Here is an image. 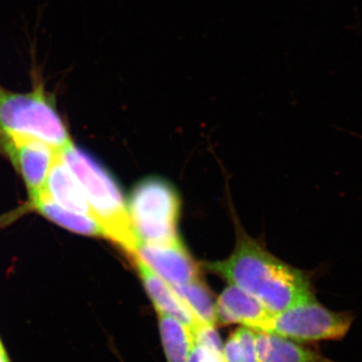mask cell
I'll return each mask as SVG.
<instances>
[{
	"mask_svg": "<svg viewBox=\"0 0 362 362\" xmlns=\"http://www.w3.org/2000/svg\"><path fill=\"white\" fill-rule=\"evenodd\" d=\"M209 270L256 298L272 313H280L313 296L308 274L281 261L246 235L233 254L209 263Z\"/></svg>",
	"mask_w": 362,
	"mask_h": 362,
	"instance_id": "1",
	"label": "cell"
},
{
	"mask_svg": "<svg viewBox=\"0 0 362 362\" xmlns=\"http://www.w3.org/2000/svg\"><path fill=\"white\" fill-rule=\"evenodd\" d=\"M30 51L32 89L16 92L0 85V136L33 138L62 151L73 141L33 47Z\"/></svg>",
	"mask_w": 362,
	"mask_h": 362,
	"instance_id": "2",
	"label": "cell"
},
{
	"mask_svg": "<svg viewBox=\"0 0 362 362\" xmlns=\"http://www.w3.org/2000/svg\"><path fill=\"white\" fill-rule=\"evenodd\" d=\"M62 157L82 188L93 216L104 228L107 239L134 258L140 240L133 228L127 202L114 178L74 142L62 150Z\"/></svg>",
	"mask_w": 362,
	"mask_h": 362,
	"instance_id": "3",
	"label": "cell"
},
{
	"mask_svg": "<svg viewBox=\"0 0 362 362\" xmlns=\"http://www.w3.org/2000/svg\"><path fill=\"white\" fill-rule=\"evenodd\" d=\"M140 243L170 245L180 242L177 232L180 202L168 181L150 177L136 185L127 204Z\"/></svg>",
	"mask_w": 362,
	"mask_h": 362,
	"instance_id": "4",
	"label": "cell"
},
{
	"mask_svg": "<svg viewBox=\"0 0 362 362\" xmlns=\"http://www.w3.org/2000/svg\"><path fill=\"white\" fill-rule=\"evenodd\" d=\"M356 316L329 310L315 295L287 310L274 314L266 333L295 342L338 341L346 337Z\"/></svg>",
	"mask_w": 362,
	"mask_h": 362,
	"instance_id": "5",
	"label": "cell"
},
{
	"mask_svg": "<svg viewBox=\"0 0 362 362\" xmlns=\"http://www.w3.org/2000/svg\"><path fill=\"white\" fill-rule=\"evenodd\" d=\"M0 147L23 177L30 201L37 199L44 192L61 150L40 140L21 136H0Z\"/></svg>",
	"mask_w": 362,
	"mask_h": 362,
	"instance_id": "6",
	"label": "cell"
},
{
	"mask_svg": "<svg viewBox=\"0 0 362 362\" xmlns=\"http://www.w3.org/2000/svg\"><path fill=\"white\" fill-rule=\"evenodd\" d=\"M134 258L141 259L150 270L171 287L187 284L201 278L199 265L181 240L170 245L140 243Z\"/></svg>",
	"mask_w": 362,
	"mask_h": 362,
	"instance_id": "7",
	"label": "cell"
},
{
	"mask_svg": "<svg viewBox=\"0 0 362 362\" xmlns=\"http://www.w3.org/2000/svg\"><path fill=\"white\" fill-rule=\"evenodd\" d=\"M216 321L240 324L257 332H266L274 313L244 290L230 285L216 302Z\"/></svg>",
	"mask_w": 362,
	"mask_h": 362,
	"instance_id": "8",
	"label": "cell"
},
{
	"mask_svg": "<svg viewBox=\"0 0 362 362\" xmlns=\"http://www.w3.org/2000/svg\"><path fill=\"white\" fill-rule=\"evenodd\" d=\"M132 261L137 269L138 275L144 286L145 291L151 300L157 313L175 317L181 322L187 325L194 334L199 327L206 325L195 317L192 310L188 308L187 305L176 294L173 288L158 277L154 272L150 270L141 259L133 258Z\"/></svg>",
	"mask_w": 362,
	"mask_h": 362,
	"instance_id": "9",
	"label": "cell"
},
{
	"mask_svg": "<svg viewBox=\"0 0 362 362\" xmlns=\"http://www.w3.org/2000/svg\"><path fill=\"white\" fill-rule=\"evenodd\" d=\"M44 194L64 209L93 216L84 192L70 168L63 160L62 153L51 169L45 182Z\"/></svg>",
	"mask_w": 362,
	"mask_h": 362,
	"instance_id": "10",
	"label": "cell"
},
{
	"mask_svg": "<svg viewBox=\"0 0 362 362\" xmlns=\"http://www.w3.org/2000/svg\"><path fill=\"white\" fill-rule=\"evenodd\" d=\"M33 209L47 220L78 235L107 239L104 228L93 216L75 213L64 209L42 192L37 199L30 201Z\"/></svg>",
	"mask_w": 362,
	"mask_h": 362,
	"instance_id": "11",
	"label": "cell"
},
{
	"mask_svg": "<svg viewBox=\"0 0 362 362\" xmlns=\"http://www.w3.org/2000/svg\"><path fill=\"white\" fill-rule=\"evenodd\" d=\"M257 349L259 362H337L271 333L257 332Z\"/></svg>",
	"mask_w": 362,
	"mask_h": 362,
	"instance_id": "12",
	"label": "cell"
},
{
	"mask_svg": "<svg viewBox=\"0 0 362 362\" xmlns=\"http://www.w3.org/2000/svg\"><path fill=\"white\" fill-rule=\"evenodd\" d=\"M159 331L168 362H187L195 344L192 330L175 317L158 314Z\"/></svg>",
	"mask_w": 362,
	"mask_h": 362,
	"instance_id": "13",
	"label": "cell"
},
{
	"mask_svg": "<svg viewBox=\"0 0 362 362\" xmlns=\"http://www.w3.org/2000/svg\"><path fill=\"white\" fill-rule=\"evenodd\" d=\"M176 294L187 305L195 317L206 325L216 326V303L211 293L202 278L187 284L173 287Z\"/></svg>",
	"mask_w": 362,
	"mask_h": 362,
	"instance_id": "14",
	"label": "cell"
},
{
	"mask_svg": "<svg viewBox=\"0 0 362 362\" xmlns=\"http://www.w3.org/2000/svg\"><path fill=\"white\" fill-rule=\"evenodd\" d=\"M225 362H259L257 349V332L240 327L233 332L223 347Z\"/></svg>",
	"mask_w": 362,
	"mask_h": 362,
	"instance_id": "15",
	"label": "cell"
},
{
	"mask_svg": "<svg viewBox=\"0 0 362 362\" xmlns=\"http://www.w3.org/2000/svg\"><path fill=\"white\" fill-rule=\"evenodd\" d=\"M0 356L6 357V358H8V356H7V352L6 349H4V343H2L1 339H0Z\"/></svg>",
	"mask_w": 362,
	"mask_h": 362,
	"instance_id": "16",
	"label": "cell"
},
{
	"mask_svg": "<svg viewBox=\"0 0 362 362\" xmlns=\"http://www.w3.org/2000/svg\"><path fill=\"white\" fill-rule=\"evenodd\" d=\"M0 362H11V361H9V358H6V357L0 356Z\"/></svg>",
	"mask_w": 362,
	"mask_h": 362,
	"instance_id": "17",
	"label": "cell"
}]
</instances>
